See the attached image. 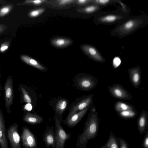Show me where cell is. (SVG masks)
I'll use <instances>...</instances> for the list:
<instances>
[{
	"label": "cell",
	"mask_w": 148,
	"mask_h": 148,
	"mask_svg": "<svg viewBox=\"0 0 148 148\" xmlns=\"http://www.w3.org/2000/svg\"><path fill=\"white\" fill-rule=\"evenodd\" d=\"M68 100L65 98H60L57 102L55 107L54 117H56L61 123L63 122L62 115L67 108Z\"/></svg>",
	"instance_id": "17"
},
{
	"label": "cell",
	"mask_w": 148,
	"mask_h": 148,
	"mask_svg": "<svg viewBox=\"0 0 148 148\" xmlns=\"http://www.w3.org/2000/svg\"><path fill=\"white\" fill-rule=\"evenodd\" d=\"M91 106L79 112L70 115L68 114L63 122V123L70 128L75 127L86 114Z\"/></svg>",
	"instance_id": "11"
},
{
	"label": "cell",
	"mask_w": 148,
	"mask_h": 148,
	"mask_svg": "<svg viewBox=\"0 0 148 148\" xmlns=\"http://www.w3.org/2000/svg\"><path fill=\"white\" fill-rule=\"evenodd\" d=\"M5 27L4 26L0 25V33L4 30Z\"/></svg>",
	"instance_id": "36"
},
{
	"label": "cell",
	"mask_w": 148,
	"mask_h": 148,
	"mask_svg": "<svg viewBox=\"0 0 148 148\" xmlns=\"http://www.w3.org/2000/svg\"><path fill=\"white\" fill-rule=\"evenodd\" d=\"M148 24V17L145 15L129 16L116 24L110 32L112 37L122 38L134 33Z\"/></svg>",
	"instance_id": "2"
},
{
	"label": "cell",
	"mask_w": 148,
	"mask_h": 148,
	"mask_svg": "<svg viewBox=\"0 0 148 148\" xmlns=\"http://www.w3.org/2000/svg\"><path fill=\"white\" fill-rule=\"evenodd\" d=\"M129 16L119 9L115 11H101L94 17L92 20L97 25H116Z\"/></svg>",
	"instance_id": "3"
},
{
	"label": "cell",
	"mask_w": 148,
	"mask_h": 148,
	"mask_svg": "<svg viewBox=\"0 0 148 148\" xmlns=\"http://www.w3.org/2000/svg\"><path fill=\"white\" fill-rule=\"evenodd\" d=\"M23 120L25 122L31 125H36L42 122L44 119L41 116L35 114L26 112L23 116Z\"/></svg>",
	"instance_id": "19"
},
{
	"label": "cell",
	"mask_w": 148,
	"mask_h": 148,
	"mask_svg": "<svg viewBox=\"0 0 148 148\" xmlns=\"http://www.w3.org/2000/svg\"><path fill=\"white\" fill-rule=\"evenodd\" d=\"M7 136L11 148H24L18 132V126L17 123H14L9 126L7 130Z\"/></svg>",
	"instance_id": "8"
},
{
	"label": "cell",
	"mask_w": 148,
	"mask_h": 148,
	"mask_svg": "<svg viewBox=\"0 0 148 148\" xmlns=\"http://www.w3.org/2000/svg\"><path fill=\"white\" fill-rule=\"evenodd\" d=\"M45 1L44 0H35V1H31V0H26L25 1L24 3H32L34 4L38 5L40 4L44 1Z\"/></svg>",
	"instance_id": "34"
},
{
	"label": "cell",
	"mask_w": 148,
	"mask_h": 148,
	"mask_svg": "<svg viewBox=\"0 0 148 148\" xmlns=\"http://www.w3.org/2000/svg\"><path fill=\"white\" fill-rule=\"evenodd\" d=\"M121 118L125 119H129L135 118L137 115L135 108L129 109L117 113Z\"/></svg>",
	"instance_id": "23"
},
{
	"label": "cell",
	"mask_w": 148,
	"mask_h": 148,
	"mask_svg": "<svg viewBox=\"0 0 148 148\" xmlns=\"http://www.w3.org/2000/svg\"><path fill=\"white\" fill-rule=\"evenodd\" d=\"M42 140L46 148H54L55 145V130L53 126L47 125L42 134Z\"/></svg>",
	"instance_id": "13"
},
{
	"label": "cell",
	"mask_w": 148,
	"mask_h": 148,
	"mask_svg": "<svg viewBox=\"0 0 148 148\" xmlns=\"http://www.w3.org/2000/svg\"><path fill=\"white\" fill-rule=\"evenodd\" d=\"M118 3H119L120 5L121 8L119 9L124 13L129 15L130 10L127 5L122 3V1L120 0H118Z\"/></svg>",
	"instance_id": "28"
},
{
	"label": "cell",
	"mask_w": 148,
	"mask_h": 148,
	"mask_svg": "<svg viewBox=\"0 0 148 148\" xmlns=\"http://www.w3.org/2000/svg\"><path fill=\"white\" fill-rule=\"evenodd\" d=\"M119 0H92V3L98 5L103 8L110 5L118 3Z\"/></svg>",
	"instance_id": "25"
},
{
	"label": "cell",
	"mask_w": 148,
	"mask_h": 148,
	"mask_svg": "<svg viewBox=\"0 0 148 148\" xmlns=\"http://www.w3.org/2000/svg\"><path fill=\"white\" fill-rule=\"evenodd\" d=\"M55 122V145L54 148H64L66 142L72 136L70 133L65 131L61 124V122L54 117Z\"/></svg>",
	"instance_id": "5"
},
{
	"label": "cell",
	"mask_w": 148,
	"mask_h": 148,
	"mask_svg": "<svg viewBox=\"0 0 148 148\" xmlns=\"http://www.w3.org/2000/svg\"><path fill=\"white\" fill-rule=\"evenodd\" d=\"M90 109L83 131L78 136L75 148H86L89 140L95 139L98 133L100 119L94 104L91 105Z\"/></svg>",
	"instance_id": "1"
},
{
	"label": "cell",
	"mask_w": 148,
	"mask_h": 148,
	"mask_svg": "<svg viewBox=\"0 0 148 148\" xmlns=\"http://www.w3.org/2000/svg\"><path fill=\"white\" fill-rule=\"evenodd\" d=\"M128 72L130 81L133 86L136 88H138L141 84V72L140 67L137 65L135 67L130 68Z\"/></svg>",
	"instance_id": "14"
},
{
	"label": "cell",
	"mask_w": 148,
	"mask_h": 148,
	"mask_svg": "<svg viewBox=\"0 0 148 148\" xmlns=\"http://www.w3.org/2000/svg\"><path fill=\"white\" fill-rule=\"evenodd\" d=\"M121 61L120 59L118 57H116L113 60V64L115 69L117 68L121 64Z\"/></svg>",
	"instance_id": "33"
},
{
	"label": "cell",
	"mask_w": 148,
	"mask_h": 148,
	"mask_svg": "<svg viewBox=\"0 0 148 148\" xmlns=\"http://www.w3.org/2000/svg\"><path fill=\"white\" fill-rule=\"evenodd\" d=\"M44 9L40 8L31 11L29 13L30 16L32 17H37L42 13L44 11Z\"/></svg>",
	"instance_id": "30"
},
{
	"label": "cell",
	"mask_w": 148,
	"mask_h": 148,
	"mask_svg": "<svg viewBox=\"0 0 148 148\" xmlns=\"http://www.w3.org/2000/svg\"><path fill=\"white\" fill-rule=\"evenodd\" d=\"M114 109L117 113L127 110L135 108L132 105L123 101H117L114 104Z\"/></svg>",
	"instance_id": "22"
},
{
	"label": "cell",
	"mask_w": 148,
	"mask_h": 148,
	"mask_svg": "<svg viewBox=\"0 0 148 148\" xmlns=\"http://www.w3.org/2000/svg\"><path fill=\"white\" fill-rule=\"evenodd\" d=\"M0 147L9 148L4 118L0 110Z\"/></svg>",
	"instance_id": "16"
},
{
	"label": "cell",
	"mask_w": 148,
	"mask_h": 148,
	"mask_svg": "<svg viewBox=\"0 0 148 148\" xmlns=\"http://www.w3.org/2000/svg\"><path fill=\"white\" fill-rule=\"evenodd\" d=\"M74 1V0H61L58 1L59 4L61 5L69 4L72 2Z\"/></svg>",
	"instance_id": "35"
},
{
	"label": "cell",
	"mask_w": 148,
	"mask_h": 148,
	"mask_svg": "<svg viewBox=\"0 0 148 148\" xmlns=\"http://www.w3.org/2000/svg\"><path fill=\"white\" fill-rule=\"evenodd\" d=\"M21 138L24 148H38L37 138L29 128L22 127Z\"/></svg>",
	"instance_id": "10"
},
{
	"label": "cell",
	"mask_w": 148,
	"mask_h": 148,
	"mask_svg": "<svg viewBox=\"0 0 148 148\" xmlns=\"http://www.w3.org/2000/svg\"><path fill=\"white\" fill-rule=\"evenodd\" d=\"M74 86L79 90L89 91L94 88L98 84V80L93 75L86 73H79L74 78Z\"/></svg>",
	"instance_id": "4"
},
{
	"label": "cell",
	"mask_w": 148,
	"mask_h": 148,
	"mask_svg": "<svg viewBox=\"0 0 148 148\" xmlns=\"http://www.w3.org/2000/svg\"><path fill=\"white\" fill-rule=\"evenodd\" d=\"M5 106L8 112H10V107L13 103V92L12 77H8L4 86Z\"/></svg>",
	"instance_id": "12"
},
{
	"label": "cell",
	"mask_w": 148,
	"mask_h": 148,
	"mask_svg": "<svg viewBox=\"0 0 148 148\" xmlns=\"http://www.w3.org/2000/svg\"><path fill=\"white\" fill-rule=\"evenodd\" d=\"M94 95V94L85 95L77 99L69 107L68 115L79 112L91 106L93 104Z\"/></svg>",
	"instance_id": "6"
},
{
	"label": "cell",
	"mask_w": 148,
	"mask_h": 148,
	"mask_svg": "<svg viewBox=\"0 0 148 148\" xmlns=\"http://www.w3.org/2000/svg\"><path fill=\"white\" fill-rule=\"evenodd\" d=\"M146 132L142 143L143 148H148V131Z\"/></svg>",
	"instance_id": "32"
},
{
	"label": "cell",
	"mask_w": 148,
	"mask_h": 148,
	"mask_svg": "<svg viewBox=\"0 0 148 148\" xmlns=\"http://www.w3.org/2000/svg\"><path fill=\"white\" fill-rule=\"evenodd\" d=\"M12 8L11 5L4 6L0 9V17H3L8 14Z\"/></svg>",
	"instance_id": "26"
},
{
	"label": "cell",
	"mask_w": 148,
	"mask_h": 148,
	"mask_svg": "<svg viewBox=\"0 0 148 148\" xmlns=\"http://www.w3.org/2000/svg\"><path fill=\"white\" fill-rule=\"evenodd\" d=\"M81 49L85 55L96 62L104 63L106 60L99 51L94 45L85 44L81 45Z\"/></svg>",
	"instance_id": "7"
},
{
	"label": "cell",
	"mask_w": 148,
	"mask_h": 148,
	"mask_svg": "<svg viewBox=\"0 0 148 148\" xmlns=\"http://www.w3.org/2000/svg\"><path fill=\"white\" fill-rule=\"evenodd\" d=\"M103 8L97 5L92 3L83 7L80 11L87 18L95 16L101 11Z\"/></svg>",
	"instance_id": "18"
},
{
	"label": "cell",
	"mask_w": 148,
	"mask_h": 148,
	"mask_svg": "<svg viewBox=\"0 0 148 148\" xmlns=\"http://www.w3.org/2000/svg\"><path fill=\"white\" fill-rule=\"evenodd\" d=\"M119 148H129L127 143L121 137H117Z\"/></svg>",
	"instance_id": "29"
},
{
	"label": "cell",
	"mask_w": 148,
	"mask_h": 148,
	"mask_svg": "<svg viewBox=\"0 0 148 148\" xmlns=\"http://www.w3.org/2000/svg\"><path fill=\"white\" fill-rule=\"evenodd\" d=\"M21 59L24 62L42 71H47V68L36 60L28 56L22 55Z\"/></svg>",
	"instance_id": "20"
},
{
	"label": "cell",
	"mask_w": 148,
	"mask_h": 148,
	"mask_svg": "<svg viewBox=\"0 0 148 148\" xmlns=\"http://www.w3.org/2000/svg\"><path fill=\"white\" fill-rule=\"evenodd\" d=\"M109 92L115 99L130 101L132 97L130 94L121 84H116L108 88Z\"/></svg>",
	"instance_id": "9"
},
{
	"label": "cell",
	"mask_w": 148,
	"mask_h": 148,
	"mask_svg": "<svg viewBox=\"0 0 148 148\" xmlns=\"http://www.w3.org/2000/svg\"><path fill=\"white\" fill-rule=\"evenodd\" d=\"M10 45L9 42H6L2 43L0 47V52L3 53L8 49Z\"/></svg>",
	"instance_id": "31"
},
{
	"label": "cell",
	"mask_w": 148,
	"mask_h": 148,
	"mask_svg": "<svg viewBox=\"0 0 148 148\" xmlns=\"http://www.w3.org/2000/svg\"><path fill=\"white\" fill-rule=\"evenodd\" d=\"M51 44L57 47H63L71 44L72 41L70 39L63 38H58L51 40Z\"/></svg>",
	"instance_id": "24"
},
{
	"label": "cell",
	"mask_w": 148,
	"mask_h": 148,
	"mask_svg": "<svg viewBox=\"0 0 148 148\" xmlns=\"http://www.w3.org/2000/svg\"><path fill=\"white\" fill-rule=\"evenodd\" d=\"M139 133L141 134L145 133L148 126V112L143 110L140 112L137 121Z\"/></svg>",
	"instance_id": "15"
},
{
	"label": "cell",
	"mask_w": 148,
	"mask_h": 148,
	"mask_svg": "<svg viewBox=\"0 0 148 148\" xmlns=\"http://www.w3.org/2000/svg\"><path fill=\"white\" fill-rule=\"evenodd\" d=\"M21 90L22 93L24 101L28 103H31L32 102L31 98L25 88L21 87Z\"/></svg>",
	"instance_id": "27"
},
{
	"label": "cell",
	"mask_w": 148,
	"mask_h": 148,
	"mask_svg": "<svg viewBox=\"0 0 148 148\" xmlns=\"http://www.w3.org/2000/svg\"><path fill=\"white\" fill-rule=\"evenodd\" d=\"M100 148H119L116 137L111 131L106 143Z\"/></svg>",
	"instance_id": "21"
}]
</instances>
